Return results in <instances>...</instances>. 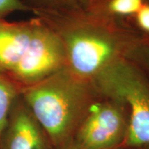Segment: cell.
I'll return each mask as SVG.
<instances>
[{
    "instance_id": "obj_1",
    "label": "cell",
    "mask_w": 149,
    "mask_h": 149,
    "mask_svg": "<svg viewBox=\"0 0 149 149\" xmlns=\"http://www.w3.org/2000/svg\"><path fill=\"white\" fill-rule=\"evenodd\" d=\"M23 96L32 116L51 141L61 146L66 143L83 111L87 91L81 79L62 68L30 85Z\"/></svg>"
},
{
    "instance_id": "obj_2",
    "label": "cell",
    "mask_w": 149,
    "mask_h": 149,
    "mask_svg": "<svg viewBox=\"0 0 149 149\" xmlns=\"http://www.w3.org/2000/svg\"><path fill=\"white\" fill-rule=\"evenodd\" d=\"M95 79L107 95L129 106L125 144L128 147L149 144V86L141 75L128 64L114 61Z\"/></svg>"
},
{
    "instance_id": "obj_3",
    "label": "cell",
    "mask_w": 149,
    "mask_h": 149,
    "mask_svg": "<svg viewBox=\"0 0 149 149\" xmlns=\"http://www.w3.org/2000/svg\"><path fill=\"white\" fill-rule=\"evenodd\" d=\"M65 60L61 36L44 20H38L26 53L8 78L34 85L62 69Z\"/></svg>"
},
{
    "instance_id": "obj_4",
    "label": "cell",
    "mask_w": 149,
    "mask_h": 149,
    "mask_svg": "<svg viewBox=\"0 0 149 149\" xmlns=\"http://www.w3.org/2000/svg\"><path fill=\"white\" fill-rule=\"evenodd\" d=\"M128 124L109 103L92 104L80 125L75 144L81 149H113L124 141Z\"/></svg>"
},
{
    "instance_id": "obj_5",
    "label": "cell",
    "mask_w": 149,
    "mask_h": 149,
    "mask_svg": "<svg viewBox=\"0 0 149 149\" xmlns=\"http://www.w3.org/2000/svg\"><path fill=\"white\" fill-rule=\"evenodd\" d=\"M38 20L10 22L0 19V74L9 76L27 52Z\"/></svg>"
},
{
    "instance_id": "obj_6",
    "label": "cell",
    "mask_w": 149,
    "mask_h": 149,
    "mask_svg": "<svg viewBox=\"0 0 149 149\" xmlns=\"http://www.w3.org/2000/svg\"><path fill=\"white\" fill-rule=\"evenodd\" d=\"M0 149H45L40 125L25 108L15 104L0 139Z\"/></svg>"
},
{
    "instance_id": "obj_7",
    "label": "cell",
    "mask_w": 149,
    "mask_h": 149,
    "mask_svg": "<svg viewBox=\"0 0 149 149\" xmlns=\"http://www.w3.org/2000/svg\"><path fill=\"white\" fill-rule=\"evenodd\" d=\"M17 89L14 81L0 74V139L15 104Z\"/></svg>"
},
{
    "instance_id": "obj_8",
    "label": "cell",
    "mask_w": 149,
    "mask_h": 149,
    "mask_svg": "<svg viewBox=\"0 0 149 149\" xmlns=\"http://www.w3.org/2000/svg\"><path fill=\"white\" fill-rule=\"evenodd\" d=\"M145 0H106L101 5L93 9L109 17H127L135 15Z\"/></svg>"
},
{
    "instance_id": "obj_9",
    "label": "cell",
    "mask_w": 149,
    "mask_h": 149,
    "mask_svg": "<svg viewBox=\"0 0 149 149\" xmlns=\"http://www.w3.org/2000/svg\"><path fill=\"white\" fill-rule=\"evenodd\" d=\"M18 11H31V9L22 0H0V19H4L6 16Z\"/></svg>"
},
{
    "instance_id": "obj_10",
    "label": "cell",
    "mask_w": 149,
    "mask_h": 149,
    "mask_svg": "<svg viewBox=\"0 0 149 149\" xmlns=\"http://www.w3.org/2000/svg\"><path fill=\"white\" fill-rule=\"evenodd\" d=\"M134 16L136 17L137 25L143 31L149 33V3L145 1Z\"/></svg>"
},
{
    "instance_id": "obj_11",
    "label": "cell",
    "mask_w": 149,
    "mask_h": 149,
    "mask_svg": "<svg viewBox=\"0 0 149 149\" xmlns=\"http://www.w3.org/2000/svg\"><path fill=\"white\" fill-rule=\"evenodd\" d=\"M75 0H22V2L27 6L31 10L36 11L39 8L40 4H52V5H62L67 4L70 5Z\"/></svg>"
},
{
    "instance_id": "obj_12",
    "label": "cell",
    "mask_w": 149,
    "mask_h": 149,
    "mask_svg": "<svg viewBox=\"0 0 149 149\" xmlns=\"http://www.w3.org/2000/svg\"><path fill=\"white\" fill-rule=\"evenodd\" d=\"M81 2H83L87 8H89L91 10H93L96 8H98L100 5H101L104 2H105L106 0H80Z\"/></svg>"
},
{
    "instance_id": "obj_13",
    "label": "cell",
    "mask_w": 149,
    "mask_h": 149,
    "mask_svg": "<svg viewBox=\"0 0 149 149\" xmlns=\"http://www.w3.org/2000/svg\"><path fill=\"white\" fill-rule=\"evenodd\" d=\"M62 147L61 148V149H81L80 148H79L75 143L72 144H66V143H64L61 145Z\"/></svg>"
}]
</instances>
